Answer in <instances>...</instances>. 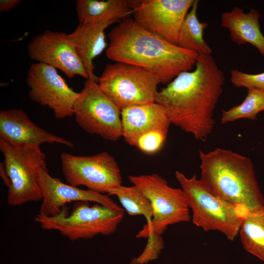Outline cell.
I'll return each mask as SVG.
<instances>
[{"mask_svg": "<svg viewBox=\"0 0 264 264\" xmlns=\"http://www.w3.org/2000/svg\"><path fill=\"white\" fill-rule=\"evenodd\" d=\"M224 83V73L213 56L198 55L195 69L180 73L158 91L155 102L165 109L171 124L203 142L214 127Z\"/></svg>", "mask_w": 264, "mask_h": 264, "instance_id": "1", "label": "cell"}, {"mask_svg": "<svg viewBox=\"0 0 264 264\" xmlns=\"http://www.w3.org/2000/svg\"><path fill=\"white\" fill-rule=\"evenodd\" d=\"M107 57L141 67L169 84L195 66L198 54L171 43L140 26L132 17L120 21L109 32Z\"/></svg>", "mask_w": 264, "mask_h": 264, "instance_id": "2", "label": "cell"}, {"mask_svg": "<svg viewBox=\"0 0 264 264\" xmlns=\"http://www.w3.org/2000/svg\"><path fill=\"white\" fill-rule=\"evenodd\" d=\"M201 183L214 195L252 211L264 207L253 164L248 157L218 148L199 151Z\"/></svg>", "mask_w": 264, "mask_h": 264, "instance_id": "3", "label": "cell"}, {"mask_svg": "<svg viewBox=\"0 0 264 264\" xmlns=\"http://www.w3.org/2000/svg\"><path fill=\"white\" fill-rule=\"evenodd\" d=\"M175 177L192 210L193 223L205 231H220L229 240L233 241L239 233L243 220L249 211L214 195L204 187L196 175L187 177L177 171Z\"/></svg>", "mask_w": 264, "mask_h": 264, "instance_id": "4", "label": "cell"}, {"mask_svg": "<svg viewBox=\"0 0 264 264\" xmlns=\"http://www.w3.org/2000/svg\"><path fill=\"white\" fill-rule=\"evenodd\" d=\"M0 150L4 157L0 175L8 189V204L17 206L42 200L38 173L47 168L46 155L40 147L16 148L0 138Z\"/></svg>", "mask_w": 264, "mask_h": 264, "instance_id": "5", "label": "cell"}, {"mask_svg": "<svg viewBox=\"0 0 264 264\" xmlns=\"http://www.w3.org/2000/svg\"><path fill=\"white\" fill-rule=\"evenodd\" d=\"M128 178L149 199L153 210L152 222L143 225L136 238L161 236L169 225L190 220L189 207L181 188L170 186L157 174L130 176Z\"/></svg>", "mask_w": 264, "mask_h": 264, "instance_id": "6", "label": "cell"}, {"mask_svg": "<svg viewBox=\"0 0 264 264\" xmlns=\"http://www.w3.org/2000/svg\"><path fill=\"white\" fill-rule=\"evenodd\" d=\"M124 216V212L113 211L98 203L90 206L88 201H78L69 215L68 210L54 217L38 214L34 220L43 229L56 230L69 240L76 241L112 234Z\"/></svg>", "mask_w": 264, "mask_h": 264, "instance_id": "7", "label": "cell"}, {"mask_svg": "<svg viewBox=\"0 0 264 264\" xmlns=\"http://www.w3.org/2000/svg\"><path fill=\"white\" fill-rule=\"evenodd\" d=\"M161 83L157 76L133 65L108 64L98 84L106 95L120 109L155 102Z\"/></svg>", "mask_w": 264, "mask_h": 264, "instance_id": "8", "label": "cell"}, {"mask_svg": "<svg viewBox=\"0 0 264 264\" xmlns=\"http://www.w3.org/2000/svg\"><path fill=\"white\" fill-rule=\"evenodd\" d=\"M73 111L76 122L86 132L111 141L122 137L121 110L97 82L86 80L74 103Z\"/></svg>", "mask_w": 264, "mask_h": 264, "instance_id": "9", "label": "cell"}, {"mask_svg": "<svg viewBox=\"0 0 264 264\" xmlns=\"http://www.w3.org/2000/svg\"><path fill=\"white\" fill-rule=\"evenodd\" d=\"M62 171L68 184L85 186L105 194L122 183L121 171L114 158L106 152L88 156L61 154Z\"/></svg>", "mask_w": 264, "mask_h": 264, "instance_id": "10", "label": "cell"}, {"mask_svg": "<svg viewBox=\"0 0 264 264\" xmlns=\"http://www.w3.org/2000/svg\"><path fill=\"white\" fill-rule=\"evenodd\" d=\"M26 82L30 99L52 110L56 118L74 115L73 107L79 92L68 86L56 68L43 63H34L29 68Z\"/></svg>", "mask_w": 264, "mask_h": 264, "instance_id": "11", "label": "cell"}, {"mask_svg": "<svg viewBox=\"0 0 264 264\" xmlns=\"http://www.w3.org/2000/svg\"><path fill=\"white\" fill-rule=\"evenodd\" d=\"M195 0H138L134 21L142 28L177 45L181 24Z\"/></svg>", "mask_w": 264, "mask_h": 264, "instance_id": "12", "label": "cell"}, {"mask_svg": "<svg viewBox=\"0 0 264 264\" xmlns=\"http://www.w3.org/2000/svg\"><path fill=\"white\" fill-rule=\"evenodd\" d=\"M29 58L49 65L72 78L89 79L84 65L67 34L46 30L35 36L28 44Z\"/></svg>", "mask_w": 264, "mask_h": 264, "instance_id": "13", "label": "cell"}, {"mask_svg": "<svg viewBox=\"0 0 264 264\" xmlns=\"http://www.w3.org/2000/svg\"><path fill=\"white\" fill-rule=\"evenodd\" d=\"M38 181L43 194V201L39 214L54 217L68 210L67 203L73 201L94 202L117 212H124L108 195L90 190H83L63 182L59 178L51 176L47 168H41Z\"/></svg>", "mask_w": 264, "mask_h": 264, "instance_id": "14", "label": "cell"}, {"mask_svg": "<svg viewBox=\"0 0 264 264\" xmlns=\"http://www.w3.org/2000/svg\"><path fill=\"white\" fill-rule=\"evenodd\" d=\"M0 138L16 148L40 147L45 143L74 147L71 141L38 127L23 110L17 109L0 110Z\"/></svg>", "mask_w": 264, "mask_h": 264, "instance_id": "15", "label": "cell"}, {"mask_svg": "<svg viewBox=\"0 0 264 264\" xmlns=\"http://www.w3.org/2000/svg\"><path fill=\"white\" fill-rule=\"evenodd\" d=\"M122 136L134 147L142 135L155 130H168L171 124L165 109L154 102L134 106L121 110Z\"/></svg>", "mask_w": 264, "mask_h": 264, "instance_id": "16", "label": "cell"}, {"mask_svg": "<svg viewBox=\"0 0 264 264\" xmlns=\"http://www.w3.org/2000/svg\"><path fill=\"white\" fill-rule=\"evenodd\" d=\"M79 23L73 32L67 34L88 74L89 80L99 82L94 74V59L107 48L105 31L110 25L116 22Z\"/></svg>", "mask_w": 264, "mask_h": 264, "instance_id": "17", "label": "cell"}, {"mask_svg": "<svg viewBox=\"0 0 264 264\" xmlns=\"http://www.w3.org/2000/svg\"><path fill=\"white\" fill-rule=\"evenodd\" d=\"M260 16L255 9L245 13L242 9L234 6L230 11L221 14V26L229 30L232 42L238 45L249 43L264 56V36L260 27Z\"/></svg>", "mask_w": 264, "mask_h": 264, "instance_id": "18", "label": "cell"}, {"mask_svg": "<svg viewBox=\"0 0 264 264\" xmlns=\"http://www.w3.org/2000/svg\"><path fill=\"white\" fill-rule=\"evenodd\" d=\"M138 0H77L79 23L118 22L132 15Z\"/></svg>", "mask_w": 264, "mask_h": 264, "instance_id": "19", "label": "cell"}, {"mask_svg": "<svg viewBox=\"0 0 264 264\" xmlns=\"http://www.w3.org/2000/svg\"><path fill=\"white\" fill-rule=\"evenodd\" d=\"M198 3V0H195L185 17L179 31L177 45L198 55H211L212 49L203 38L204 31L208 24L200 22L197 17Z\"/></svg>", "mask_w": 264, "mask_h": 264, "instance_id": "20", "label": "cell"}, {"mask_svg": "<svg viewBox=\"0 0 264 264\" xmlns=\"http://www.w3.org/2000/svg\"><path fill=\"white\" fill-rule=\"evenodd\" d=\"M239 234L244 249L264 261V207L248 213Z\"/></svg>", "mask_w": 264, "mask_h": 264, "instance_id": "21", "label": "cell"}, {"mask_svg": "<svg viewBox=\"0 0 264 264\" xmlns=\"http://www.w3.org/2000/svg\"><path fill=\"white\" fill-rule=\"evenodd\" d=\"M108 195L116 196L129 215L143 216L146 220V224L152 222L153 210L151 201L135 186L120 185L110 190Z\"/></svg>", "mask_w": 264, "mask_h": 264, "instance_id": "22", "label": "cell"}, {"mask_svg": "<svg viewBox=\"0 0 264 264\" xmlns=\"http://www.w3.org/2000/svg\"><path fill=\"white\" fill-rule=\"evenodd\" d=\"M263 111H264V91L249 89L242 103L227 110H222L221 123L224 124L241 119L255 120L257 115Z\"/></svg>", "mask_w": 264, "mask_h": 264, "instance_id": "23", "label": "cell"}, {"mask_svg": "<svg viewBox=\"0 0 264 264\" xmlns=\"http://www.w3.org/2000/svg\"><path fill=\"white\" fill-rule=\"evenodd\" d=\"M168 133V130H155L146 133L138 139L134 147L146 154L155 153L163 146Z\"/></svg>", "mask_w": 264, "mask_h": 264, "instance_id": "24", "label": "cell"}, {"mask_svg": "<svg viewBox=\"0 0 264 264\" xmlns=\"http://www.w3.org/2000/svg\"><path fill=\"white\" fill-rule=\"evenodd\" d=\"M230 81L238 88L264 91V72L258 74H250L233 69L230 72Z\"/></svg>", "mask_w": 264, "mask_h": 264, "instance_id": "25", "label": "cell"}, {"mask_svg": "<svg viewBox=\"0 0 264 264\" xmlns=\"http://www.w3.org/2000/svg\"><path fill=\"white\" fill-rule=\"evenodd\" d=\"M163 247L164 241L161 236H150L144 250L138 258L132 261L131 264H144L156 259Z\"/></svg>", "mask_w": 264, "mask_h": 264, "instance_id": "26", "label": "cell"}, {"mask_svg": "<svg viewBox=\"0 0 264 264\" xmlns=\"http://www.w3.org/2000/svg\"><path fill=\"white\" fill-rule=\"evenodd\" d=\"M21 2V0H0V12H5L11 10Z\"/></svg>", "mask_w": 264, "mask_h": 264, "instance_id": "27", "label": "cell"}]
</instances>
